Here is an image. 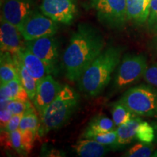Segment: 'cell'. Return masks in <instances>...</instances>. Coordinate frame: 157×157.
<instances>
[{"label": "cell", "mask_w": 157, "mask_h": 157, "mask_svg": "<svg viewBox=\"0 0 157 157\" xmlns=\"http://www.w3.org/2000/svg\"><path fill=\"white\" fill-rule=\"evenodd\" d=\"M104 47L105 40L97 29L87 23L78 25L63 56L66 77L71 82L78 81Z\"/></svg>", "instance_id": "6da1fadb"}, {"label": "cell", "mask_w": 157, "mask_h": 157, "mask_svg": "<svg viewBox=\"0 0 157 157\" xmlns=\"http://www.w3.org/2000/svg\"><path fill=\"white\" fill-rule=\"evenodd\" d=\"M122 51L121 47L113 46L103 50L78 79L80 91L90 98L99 95L109 84L113 71L120 63Z\"/></svg>", "instance_id": "7a4b0ae2"}, {"label": "cell", "mask_w": 157, "mask_h": 157, "mask_svg": "<svg viewBox=\"0 0 157 157\" xmlns=\"http://www.w3.org/2000/svg\"><path fill=\"white\" fill-rule=\"evenodd\" d=\"M79 95L70 86H63L56 96L41 115L39 133L41 136L50 131L60 128L67 122L78 108Z\"/></svg>", "instance_id": "3957f363"}, {"label": "cell", "mask_w": 157, "mask_h": 157, "mask_svg": "<svg viewBox=\"0 0 157 157\" xmlns=\"http://www.w3.org/2000/svg\"><path fill=\"white\" fill-rule=\"evenodd\" d=\"M137 116L154 117L157 109V91L148 85L132 87L119 100Z\"/></svg>", "instance_id": "277c9868"}, {"label": "cell", "mask_w": 157, "mask_h": 157, "mask_svg": "<svg viewBox=\"0 0 157 157\" xmlns=\"http://www.w3.org/2000/svg\"><path fill=\"white\" fill-rule=\"evenodd\" d=\"M100 22L112 29H119L127 19V0H90Z\"/></svg>", "instance_id": "5b68a950"}, {"label": "cell", "mask_w": 157, "mask_h": 157, "mask_svg": "<svg viewBox=\"0 0 157 157\" xmlns=\"http://www.w3.org/2000/svg\"><path fill=\"white\" fill-rule=\"evenodd\" d=\"M148 67L146 56L143 55H127L121 60L116 74L113 87L122 89L143 77Z\"/></svg>", "instance_id": "8992f818"}, {"label": "cell", "mask_w": 157, "mask_h": 157, "mask_svg": "<svg viewBox=\"0 0 157 157\" xmlns=\"http://www.w3.org/2000/svg\"><path fill=\"white\" fill-rule=\"evenodd\" d=\"M58 29V23L35 10L26 17L19 31L25 40L31 41L42 37L53 36Z\"/></svg>", "instance_id": "52a82bcc"}, {"label": "cell", "mask_w": 157, "mask_h": 157, "mask_svg": "<svg viewBox=\"0 0 157 157\" xmlns=\"http://www.w3.org/2000/svg\"><path fill=\"white\" fill-rule=\"evenodd\" d=\"M25 48L42 60L47 66L49 74H57L59 49L56 39L52 36H46L27 41Z\"/></svg>", "instance_id": "ba28073f"}, {"label": "cell", "mask_w": 157, "mask_h": 157, "mask_svg": "<svg viewBox=\"0 0 157 157\" xmlns=\"http://www.w3.org/2000/svg\"><path fill=\"white\" fill-rule=\"evenodd\" d=\"M40 10L56 22L66 25L73 22L77 14L76 0H42Z\"/></svg>", "instance_id": "9c48e42d"}, {"label": "cell", "mask_w": 157, "mask_h": 157, "mask_svg": "<svg viewBox=\"0 0 157 157\" xmlns=\"http://www.w3.org/2000/svg\"><path fill=\"white\" fill-rule=\"evenodd\" d=\"M35 10L34 0H2L1 17L19 29L26 17Z\"/></svg>", "instance_id": "30bf717a"}, {"label": "cell", "mask_w": 157, "mask_h": 157, "mask_svg": "<svg viewBox=\"0 0 157 157\" xmlns=\"http://www.w3.org/2000/svg\"><path fill=\"white\" fill-rule=\"evenodd\" d=\"M62 87L61 84L51 74H48L37 82L36 95L33 102L39 115H42L46 108L54 101Z\"/></svg>", "instance_id": "8fae6325"}, {"label": "cell", "mask_w": 157, "mask_h": 157, "mask_svg": "<svg viewBox=\"0 0 157 157\" xmlns=\"http://www.w3.org/2000/svg\"><path fill=\"white\" fill-rule=\"evenodd\" d=\"M21 31L14 25L1 17L0 27V48L1 52H9L15 56L23 48L21 46Z\"/></svg>", "instance_id": "7c38bea8"}, {"label": "cell", "mask_w": 157, "mask_h": 157, "mask_svg": "<svg viewBox=\"0 0 157 157\" xmlns=\"http://www.w3.org/2000/svg\"><path fill=\"white\" fill-rule=\"evenodd\" d=\"M16 55L23 66L37 82L49 74L47 66L42 60L27 48H22Z\"/></svg>", "instance_id": "4fadbf2b"}, {"label": "cell", "mask_w": 157, "mask_h": 157, "mask_svg": "<svg viewBox=\"0 0 157 157\" xmlns=\"http://www.w3.org/2000/svg\"><path fill=\"white\" fill-rule=\"evenodd\" d=\"M111 148L90 138L78 140L73 146V149L76 155L82 157L103 156L109 151Z\"/></svg>", "instance_id": "5bb4252c"}, {"label": "cell", "mask_w": 157, "mask_h": 157, "mask_svg": "<svg viewBox=\"0 0 157 157\" xmlns=\"http://www.w3.org/2000/svg\"><path fill=\"white\" fill-rule=\"evenodd\" d=\"M151 0H127V19L137 24L148 21Z\"/></svg>", "instance_id": "9a60e30c"}, {"label": "cell", "mask_w": 157, "mask_h": 157, "mask_svg": "<svg viewBox=\"0 0 157 157\" xmlns=\"http://www.w3.org/2000/svg\"><path fill=\"white\" fill-rule=\"evenodd\" d=\"M117 129L113 119L104 115L96 116L91 119L87 128L84 129L82 138H91L92 137L101 133L109 132Z\"/></svg>", "instance_id": "2e32d148"}, {"label": "cell", "mask_w": 157, "mask_h": 157, "mask_svg": "<svg viewBox=\"0 0 157 157\" xmlns=\"http://www.w3.org/2000/svg\"><path fill=\"white\" fill-rule=\"evenodd\" d=\"M141 121L140 117H135L117 127V142L116 148L129 144L136 138L137 127Z\"/></svg>", "instance_id": "e0dca14e"}, {"label": "cell", "mask_w": 157, "mask_h": 157, "mask_svg": "<svg viewBox=\"0 0 157 157\" xmlns=\"http://www.w3.org/2000/svg\"><path fill=\"white\" fill-rule=\"evenodd\" d=\"M14 58L15 66H16L17 73H18V78L21 83L22 84L23 87L26 90L27 93L30 98V101L34 100L36 92L37 80L31 75L28 70L25 68L23 64L21 63L17 55L13 56Z\"/></svg>", "instance_id": "ac0fdd59"}, {"label": "cell", "mask_w": 157, "mask_h": 157, "mask_svg": "<svg viewBox=\"0 0 157 157\" xmlns=\"http://www.w3.org/2000/svg\"><path fill=\"white\" fill-rule=\"evenodd\" d=\"M16 78H18V73L13 56L9 52H1V62H0L1 83L7 84Z\"/></svg>", "instance_id": "d6986e66"}, {"label": "cell", "mask_w": 157, "mask_h": 157, "mask_svg": "<svg viewBox=\"0 0 157 157\" xmlns=\"http://www.w3.org/2000/svg\"><path fill=\"white\" fill-rule=\"evenodd\" d=\"M111 115L117 127L136 117V114L132 112L124 104L119 101L113 105L111 109Z\"/></svg>", "instance_id": "ffe728a7"}, {"label": "cell", "mask_w": 157, "mask_h": 157, "mask_svg": "<svg viewBox=\"0 0 157 157\" xmlns=\"http://www.w3.org/2000/svg\"><path fill=\"white\" fill-rule=\"evenodd\" d=\"M39 128V119L34 109L23 114L19 126V129L21 132L32 131L37 134Z\"/></svg>", "instance_id": "44dd1931"}, {"label": "cell", "mask_w": 157, "mask_h": 157, "mask_svg": "<svg viewBox=\"0 0 157 157\" xmlns=\"http://www.w3.org/2000/svg\"><path fill=\"white\" fill-rule=\"evenodd\" d=\"M8 86L11 100L21 101H29L30 98L26 90L20 82L19 78H16L7 83Z\"/></svg>", "instance_id": "7402d4cb"}, {"label": "cell", "mask_w": 157, "mask_h": 157, "mask_svg": "<svg viewBox=\"0 0 157 157\" xmlns=\"http://www.w3.org/2000/svg\"><path fill=\"white\" fill-rule=\"evenodd\" d=\"M153 146L151 143L141 142L131 147L124 156L128 157H148L151 156Z\"/></svg>", "instance_id": "603a6c76"}, {"label": "cell", "mask_w": 157, "mask_h": 157, "mask_svg": "<svg viewBox=\"0 0 157 157\" xmlns=\"http://www.w3.org/2000/svg\"><path fill=\"white\" fill-rule=\"evenodd\" d=\"M154 129L147 121H141L137 127L136 138L140 142L151 143L154 140Z\"/></svg>", "instance_id": "cb8c5ba5"}, {"label": "cell", "mask_w": 157, "mask_h": 157, "mask_svg": "<svg viewBox=\"0 0 157 157\" xmlns=\"http://www.w3.org/2000/svg\"><path fill=\"white\" fill-rule=\"evenodd\" d=\"M7 109L13 114H25L30 110L33 109L32 105L29 101H21L17 100H11L7 105Z\"/></svg>", "instance_id": "d4e9b609"}, {"label": "cell", "mask_w": 157, "mask_h": 157, "mask_svg": "<svg viewBox=\"0 0 157 157\" xmlns=\"http://www.w3.org/2000/svg\"><path fill=\"white\" fill-rule=\"evenodd\" d=\"M90 139H93L105 146H110L111 148H113V147L116 148L117 142V130L114 129V130L109 131V132L96 135Z\"/></svg>", "instance_id": "484cf974"}, {"label": "cell", "mask_w": 157, "mask_h": 157, "mask_svg": "<svg viewBox=\"0 0 157 157\" xmlns=\"http://www.w3.org/2000/svg\"><path fill=\"white\" fill-rule=\"evenodd\" d=\"M143 78L147 83L157 87V63H153L147 67Z\"/></svg>", "instance_id": "4316f807"}, {"label": "cell", "mask_w": 157, "mask_h": 157, "mask_svg": "<svg viewBox=\"0 0 157 157\" xmlns=\"http://www.w3.org/2000/svg\"><path fill=\"white\" fill-rule=\"evenodd\" d=\"M148 25L151 30L157 32V0H151V2Z\"/></svg>", "instance_id": "83f0119b"}, {"label": "cell", "mask_w": 157, "mask_h": 157, "mask_svg": "<svg viewBox=\"0 0 157 157\" xmlns=\"http://www.w3.org/2000/svg\"><path fill=\"white\" fill-rule=\"evenodd\" d=\"M21 133H22L23 148L25 154H27L33 148V143H34L36 133L32 131H25V132H21Z\"/></svg>", "instance_id": "f1b7e54d"}, {"label": "cell", "mask_w": 157, "mask_h": 157, "mask_svg": "<svg viewBox=\"0 0 157 157\" xmlns=\"http://www.w3.org/2000/svg\"><path fill=\"white\" fill-rule=\"evenodd\" d=\"M23 116V114H13L10 119L8 124H7V127H6V128L4 131L12 132L13 131L18 129Z\"/></svg>", "instance_id": "f546056e"}, {"label": "cell", "mask_w": 157, "mask_h": 157, "mask_svg": "<svg viewBox=\"0 0 157 157\" xmlns=\"http://www.w3.org/2000/svg\"><path fill=\"white\" fill-rule=\"evenodd\" d=\"M13 116L11 111H10L7 108L1 109L0 113V125H1V131H4L8 124L10 119Z\"/></svg>", "instance_id": "4dcf8cb0"}, {"label": "cell", "mask_w": 157, "mask_h": 157, "mask_svg": "<svg viewBox=\"0 0 157 157\" xmlns=\"http://www.w3.org/2000/svg\"><path fill=\"white\" fill-rule=\"evenodd\" d=\"M155 117H156V119H157V109H156V115H155Z\"/></svg>", "instance_id": "1f68e13d"}]
</instances>
